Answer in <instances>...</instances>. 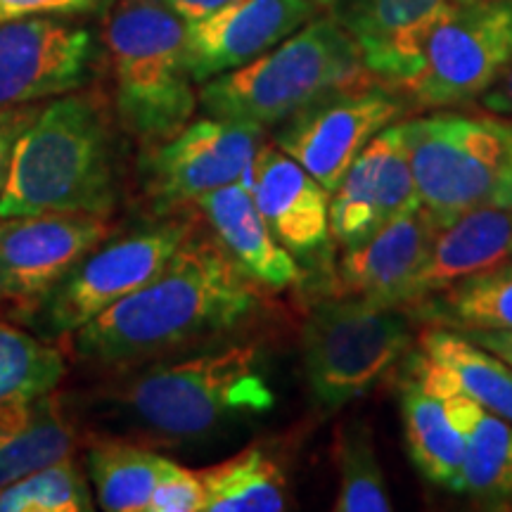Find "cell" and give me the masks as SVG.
I'll list each match as a JSON object with an SVG mask.
<instances>
[{"label":"cell","mask_w":512,"mask_h":512,"mask_svg":"<svg viewBox=\"0 0 512 512\" xmlns=\"http://www.w3.org/2000/svg\"><path fill=\"white\" fill-rule=\"evenodd\" d=\"M408 456L427 482L451 494L465 489V444L448 418L444 401L411 373L399 387Z\"/></svg>","instance_id":"obj_24"},{"label":"cell","mask_w":512,"mask_h":512,"mask_svg":"<svg viewBox=\"0 0 512 512\" xmlns=\"http://www.w3.org/2000/svg\"><path fill=\"white\" fill-rule=\"evenodd\" d=\"M195 226V219L174 211L102 240L62 280L12 318L46 342L69 339L102 311L155 280Z\"/></svg>","instance_id":"obj_8"},{"label":"cell","mask_w":512,"mask_h":512,"mask_svg":"<svg viewBox=\"0 0 512 512\" xmlns=\"http://www.w3.org/2000/svg\"><path fill=\"white\" fill-rule=\"evenodd\" d=\"M204 508V486L197 470L164 458L147 512H200Z\"/></svg>","instance_id":"obj_31"},{"label":"cell","mask_w":512,"mask_h":512,"mask_svg":"<svg viewBox=\"0 0 512 512\" xmlns=\"http://www.w3.org/2000/svg\"><path fill=\"white\" fill-rule=\"evenodd\" d=\"M420 204L439 228L467 211L512 207V124L437 110L401 121Z\"/></svg>","instance_id":"obj_6"},{"label":"cell","mask_w":512,"mask_h":512,"mask_svg":"<svg viewBox=\"0 0 512 512\" xmlns=\"http://www.w3.org/2000/svg\"><path fill=\"white\" fill-rule=\"evenodd\" d=\"M512 259V207L467 211L434 235L430 252L413 275L406 306L444 292L460 280Z\"/></svg>","instance_id":"obj_20"},{"label":"cell","mask_w":512,"mask_h":512,"mask_svg":"<svg viewBox=\"0 0 512 512\" xmlns=\"http://www.w3.org/2000/svg\"><path fill=\"white\" fill-rule=\"evenodd\" d=\"M411 313L332 294L306 313L302 368L316 411L332 415L368 396L411 351Z\"/></svg>","instance_id":"obj_7"},{"label":"cell","mask_w":512,"mask_h":512,"mask_svg":"<svg viewBox=\"0 0 512 512\" xmlns=\"http://www.w3.org/2000/svg\"><path fill=\"white\" fill-rule=\"evenodd\" d=\"M467 3L472 0H335L330 10L354 36L368 72L394 88L411 67L427 29Z\"/></svg>","instance_id":"obj_19"},{"label":"cell","mask_w":512,"mask_h":512,"mask_svg":"<svg viewBox=\"0 0 512 512\" xmlns=\"http://www.w3.org/2000/svg\"><path fill=\"white\" fill-rule=\"evenodd\" d=\"M162 3L171 12H176L185 24L200 22V19L214 15L216 10H221L228 0H162Z\"/></svg>","instance_id":"obj_35"},{"label":"cell","mask_w":512,"mask_h":512,"mask_svg":"<svg viewBox=\"0 0 512 512\" xmlns=\"http://www.w3.org/2000/svg\"><path fill=\"white\" fill-rule=\"evenodd\" d=\"M261 290L214 233L195 226L155 280L69 337L72 354L121 370L221 342L261 309Z\"/></svg>","instance_id":"obj_2"},{"label":"cell","mask_w":512,"mask_h":512,"mask_svg":"<svg viewBox=\"0 0 512 512\" xmlns=\"http://www.w3.org/2000/svg\"><path fill=\"white\" fill-rule=\"evenodd\" d=\"M79 427L67 396L57 392L0 420V491L41 467L74 456Z\"/></svg>","instance_id":"obj_23"},{"label":"cell","mask_w":512,"mask_h":512,"mask_svg":"<svg viewBox=\"0 0 512 512\" xmlns=\"http://www.w3.org/2000/svg\"><path fill=\"white\" fill-rule=\"evenodd\" d=\"M67 361L53 342L0 320V420L57 392Z\"/></svg>","instance_id":"obj_28"},{"label":"cell","mask_w":512,"mask_h":512,"mask_svg":"<svg viewBox=\"0 0 512 512\" xmlns=\"http://www.w3.org/2000/svg\"><path fill=\"white\" fill-rule=\"evenodd\" d=\"M313 5H316V8H332V5H335V0H311Z\"/></svg>","instance_id":"obj_37"},{"label":"cell","mask_w":512,"mask_h":512,"mask_svg":"<svg viewBox=\"0 0 512 512\" xmlns=\"http://www.w3.org/2000/svg\"><path fill=\"white\" fill-rule=\"evenodd\" d=\"M512 60V0H472L420 38L394 86L411 107L444 110L477 100Z\"/></svg>","instance_id":"obj_9"},{"label":"cell","mask_w":512,"mask_h":512,"mask_svg":"<svg viewBox=\"0 0 512 512\" xmlns=\"http://www.w3.org/2000/svg\"><path fill=\"white\" fill-rule=\"evenodd\" d=\"M408 107L406 98L387 83L368 79L323 95L280 121L271 143L332 195L363 147L382 128L396 124Z\"/></svg>","instance_id":"obj_10"},{"label":"cell","mask_w":512,"mask_h":512,"mask_svg":"<svg viewBox=\"0 0 512 512\" xmlns=\"http://www.w3.org/2000/svg\"><path fill=\"white\" fill-rule=\"evenodd\" d=\"M114 0H0V24L27 17L100 15Z\"/></svg>","instance_id":"obj_32"},{"label":"cell","mask_w":512,"mask_h":512,"mask_svg":"<svg viewBox=\"0 0 512 512\" xmlns=\"http://www.w3.org/2000/svg\"><path fill=\"white\" fill-rule=\"evenodd\" d=\"M107 48L121 128L145 147L176 136L197 107L183 19L162 0H117Z\"/></svg>","instance_id":"obj_5"},{"label":"cell","mask_w":512,"mask_h":512,"mask_svg":"<svg viewBox=\"0 0 512 512\" xmlns=\"http://www.w3.org/2000/svg\"><path fill=\"white\" fill-rule=\"evenodd\" d=\"M406 373L430 387L465 444L463 494L491 508H512V422L489 413L451 387L422 351L408 354Z\"/></svg>","instance_id":"obj_18"},{"label":"cell","mask_w":512,"mask_h":512,"mask_svg":"<svg viewBox=\"0 0 512 512\" xmlns=\"http://www.w3.org/2000/svg\"><path fill=\"white\" fill-rule=\"evenodd\" d=\"M266 128L247 121L202 117L188 121L176 136L147 145L138 176L155 216L174 214L207 192L238 183L252 164Z\"/></svg>","instance_id":"obj_11"},{"label":"cell","mask_w":512,"mask_h":512,"mask_svg":"<svg viewBox=\"0 0 512 512\" xmlns=\"http://www.w3.org/2000/svg\"><path fill=\"white\" fill-rule=\"evenodd\" d=\"M425 328L456 332H512V259L406 309Z\"/></svg>","instance_id":"obj_26"},{"label":"cell","mask_w":512,"mask_h":512,"mask_svg":"<svg viewBox=\"0 0 512 512\" xmlns=\"http://www.w3.org/2000/svg\"><path fill=\"white\" fill-rule=\"evenodd\" d=\"M463 335V332H460ZM465 337H470L472 342H477L479 347L494 351L496 356L505 358L512 363V332H465Z\"/></svg>","instance_id":"obj_36"},{"label":"cell","mask_w":512,"mask_h":512,"mask_svg":"<svg viewBox=\"0 0 512 512\" xmlns=\"http://www.w3.org/2000/svg\"><path fill=\"white\" fill-rule=\"evenodd\" d=\"M41 105L31 102V105H12L0 107V195H3L5 183L10 176L12 155H15V145L22 131L31 124Z\"/></svg>","instance_id":"obj_33"},{"label":"cell","mask_w":512,"mask_h":512,"mask_svg":"<svg viewBox=\"0 0 512 512\" xmlns=\"http://www.w3.org/2000/svg\"><path fill=\"white\" fill-rule=\"evenodd\" d=\"M214 238L264 290H290L304 280L302 266L275 240L245 183H230L195 202Z\"/></svg>","instance_id":"obj_21"},{"label":"cell","mask_w":512,"mask_h":512,"mask_svg":"<svg viewBox=\"0 0 512 512\" xmlns=\"http://www.w3.org/2000/svg\"><path fill=\"white\" fill-rule=\"evenodd\" d=\"M275 240L294 259H316L330 245V192L273 143L256 150L242 176Z\"/></svg>","instance_id":"obj_16"},{"label":"cell","mask_w":512,"mask_h":512,"mask_svg":"<svg viewBox=\"0 0 512 512\" xmlns=\"http://www.w3.org/2000/svg\"><path fill=\"white\" fill-rule=\"evenodd\" d=\"M479 110L512 124V60L501 76L477 98Z\"/></svg>","instance_id":"obj_34"},{"label":"cell","mask_w":512,"mask_h":512,"mask_svg":"<svg viewBox=\"0 0 512 512\" xmlns=\"http://www.w3.org/2000/svg\"><path fill=\"white\" fill-rule=\"evenodd\" d=\"M422 207L401 121L382 128L354 159L330 195V235L339 249L354 247L396 216Z\"/></svg>","instance_id":"obj_14"},{"label":"cell","mask_w":512,"mask_h":512,"mask_svg":"<svg viewBox=\"0 0 512 512\" xmlns=\"http://www.w3.org/2000/svg\"><path fill=\"white\" fill-rule=\"evenodd\" d=\"M313 17L311 0H228L214 15L185 24L192 79L204 83L245 67Z\"/></svg>","instance_id":"obj_15"},{"label":"cell","mask_w":512,"mask_h":512,"mask_svg":"<svg viewBox=\"0 0 512 512\" xmlns=\"http://www.w3.org/2000/svg\"><path fill=\"white\" fill-rule=\"evenodd\" d=\"M93 496L74 456L41 467L0 491V512H88Z\"/></svg>","instance_id":"obj_30"},{"label":"cell","mask_w":512,"mask_h":512,"mask_svg":"<svg viewBox=\"0 0 512 512\" xmlns=\"http://www.w3.org/2000/svg\"><path fill=\"white\" fill-rule=\"evenodd\" d=\"M197 475L204 486L202 512H278L290 505V465L283 448L266 441Z\"/></svg>","instance_id":"obj_22"},{"label":"cell","mask_w":512,"mask_h":512,"mask_svg":"<svg viewBox=\"0 0 512 512\" xmlns=\"http://www.w3.org/2000/svg\"><path fill=\"white\" fill-rule=\"evenodd\" d=\"M117 128L98 93H67L24 128L0 195V216L112 214L121 190Z\"/></svg>","instance_id":"obj_3"},{"label":"cell","mask_w":512,"mask_h":512,"mask_svg":"<svg viewBox=\"0 0 512 512\" xmlns=\"http://www.w3.org/2000/svg\"><path fill=\"white\" fill-rule=\"evenodd\" d=\"M273 403L261 349L252 342H214L200 354L112 370L110 380L69 406L91 434L181 451L223 437L271 411Z\"/></svg>","instance_id":"obj_1"},{"label":"cell","mask_w":512,"mask_h":512,"mask_svg":"<svg viewBox=\"0 0 512 512\" xmlns=\"http://www.w3.org/2000/svg\"><path fill=\"white\" fill-rule=\"evenodd\" d=\"M332 463L337 470V512L392 510L373 430L366 420H351L337 427L332 439Z\"/></svg>","instance_id":"obj_29"},{"label":"cell","mask_w":512,"mask_h":512,"mask_svg":"<svg viewBox=\"0 0 512 512\" xmlns=\"http://www.w3.org/2000/svg\"><path fill=\"white\" fill-rule=\"evenodd\" d=\"M164 456L110 434H86V465L107 512H147Z\"/></svg>","instance_id":"obj_27"},{"label":"cell","mask_w":512,"mask_h":512,"mask_svg":"<svg viewBox=\"0 0 512 512\" xmlns=\"http://www.w3.org/2000/svg\"><path fill=\"white\" fill-rule=\"evenodd\" d=\"M437 233L432 216L418 207L396 216L358 245L344 247L337 259L335 294L403 309L413 275Z\"/></svg>","instance_id":"obj_17"},{"label":"cell","mask_w":512,"mask_h":512,"mask_svg":"<svg viewBox=\"0 0 512 512\" xmlns=\"http://www.w3.org/2000/svg\"><path fill=\"white\" fill-rule=\"evenodd\" d=\"M368 79L375 76L354 36L332 15L313 17L245 67L200 83L197 102L209 117L273 128L313 100Z\"/></svg>","instance_id":"obj_4"},{"label":"cell","mask_w":512,"mask_h":512,"mask_svg":"<svg viewBox=\"0 0 512 512\" xmlns=\"http://www.w3.org/2000/svg\"><path fill=\"white\" fill-rule=\"evenodd\" d=\"M107 238L102 216H0V306L24 309Z\"/></svg>","instance_id":"obj_13"},{"label":"cell","mask_w":512,"mask_h":512,"mask_svg":"<svg viewBox=\"0 0 512 512\" xmlns=\"http://www.w3.org/2000/svg\"><path fill=\"white\" fill-rule=\"evenodd\" d=\"M91 29L57 17L0 24V107L31 105L81 91L95 74Z\"/></svg>","instance_id":"obj_12"},{"label":"cell","mask_w":512,"mask_h":512,"mask_svg":"<svg viewBox=\"0 0 512 512\" xmlns=\"http://www.w3.org/2000/svg\"><path fill=\"white\" fill-rule=\"evenodd\" d=\"M418 349L439 375L498 418L512 422V363L479 347L470 337L446 328H425Z\"/></svg>","instance_id":"obj_25"}]
</instances>
